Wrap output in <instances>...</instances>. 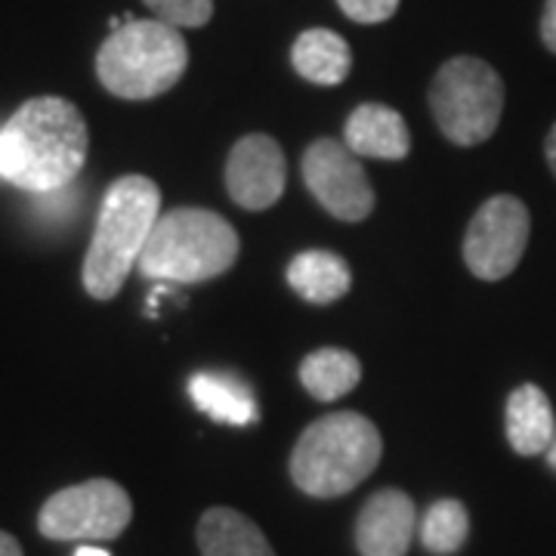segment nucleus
Returning a JSON list of instances; mask_svg holds the SVG:
<instances>
[{
  "mask_svg": "<svg viewBox=\"0 0 556 556\" xmlns=\"http://www.w3.org/2000/svg\"><path fill=\"white\" fill-rule=\"evenodd\" d=\"M90 130L75 102L35 97L0 127V179L22 192L50 195L72 189L87 164Z\"/></svg>",
  "mask_w": 556,
  "mask_h": 556,
  "instance_id": "f257e3e1",
  "label": "nucleus"
},
{
  "mask_svg": "<svg viewBox=\"0 0 556 556\" xmlns=\"http://www.w3.org/2000/svg\"><path fill=\"white\" fill-rule=\"evenodd\" d=\"M161 217V189L142 174L115 179L100 204L97 229L84 257V288L93 300L121 294L130 269Z\"/></svg>",
  "mask_w": 556,
  "mask_h": 556,
  "instance_id": "f03ea898",
  "label": "nucleus"
},
{
  "mask_svg": "<svg viewBox=\"0 0 556 556\" xmlns=\"http://www.w3.org/2000/svg\"><path fill=\"white\" fill-rule=\"evenodd\" d=\"M380 455L383 439L368 417L334 412L300 433L291 452V479L303 495L340 497L375 473Z\"/></svg>",
  "mask_w": 556,
  "mask_h": 556,
  "instance_id": "7ed1b4c3",
  "label": "nucleus"
},
{
  "mask_svg": "<svg viewBox=\"0 0 556 556\" xmlns=\"http://www.w3.org/2000/svg\"><path fill=\"white\" fill-rule=\"evenodd\" d=\"M239 251L241 239L229 219L204 207H174L155 223L137 269L146 278L195 285L229 273Z\"/></svg>",
  "mask_w": 556,
  "mask_h": 556,
  "instance_id": "20e7f679",
  "label": "nucleus"
},
{
  "mask_svg": "<svg viewBox=\"0 0 556 556\" xmlns=\"http://www.w3.org/2000/svg\"><path fill=\"white\" fill-rule=\"evenodd\" d=\"M189 68L179 28L159 20H130L115 28L97 53V78L118 100L164 97Z\"/></svg>",
  "mask_w": 556,
  "mask_h": 556,
  "instance_id": "39448f33",
  "label": "nucleus"
},
{
  "mask_svg": "<svg viewBox=\"0 0 556 556\" xmlns=\"http://www.w3.org/2000/svg\"><path fill=\"white\" fill-rule=\"evenodd\" d=\"M427 102L442 137L470 149L485 142L501 124L504 80L485 60L455 56L433 75Z\"/></svg>",
  "mask_w": 556,
  "mask_h": 556,
  "instance_id": "423d86ee",
  "label": "nucleus"
},
{
  "mask_svg": "<svg viewBox=\"0 0 556 556\" xmlns=\"http://www.w3.org/2000/svg\"><path fill=\"white\" fill-rule=\"evenodd\" d=\"M134 517V501L112 479L68 485L40 507L38 532L50 541H112Z\"/></svg>",
  "mask_w": 556,
  "mask_h": 556,
  "instance_id": "0eeeda50",
  "label": "nucleus"
},
{
  "mask_svg": "<svg viewBox=\"0 0 556 556\" xmlns=\"http://www.w3.org/2000/svg\"><path fill=\"white\" fill-rule=\"evenodd\" d=\"M532 232L529 207L514 195H492L479 207L467 236L464 263L482 281H501L519 266Z\"/></svg>",
  "mask_w": 556,
  "mask_h": 556,
  "instance_id": "6e6552de",
  "label": "nucleus"
},
{
  "mask_svg": "<svg viewBox=\"0 0 556 556\" xmlns=\"http://www.w3.org/2000/svg\"><path fill=\"white\" fill-rule=\"evenodd\" d=\"M300 170L309 195L334 219L358 223L368 219V214L375 211V186L358 155L346 149V142L328 137L309 142L300 161Z\"/></svg>",
  "mask_w": 556,
  "mask_h": 556,
  "instance_id": "1a4fd4ad",
  "label": "nucleus"
},
{
  "mask_svg": "<svg viewBox=\"0 0 556 556\" xmlns=\"http://www.w3.org/2000/svg\"><path fill=\"white\" fill-rule=\"evenodd\" d=\"M288 182V161L276 139L266 134L241 137L226 159V189L244 211L278 204Z\"/></svg>",
  "mask_w": 556,
  "mask_h": 556,
  "instance_id": "9d476101",
  "label": "nucleus"
},
{
  "mask_svg": "<svg viewBox=\"0 0 556 556\" xmlns=\"http://www.w3.org/2000/svg\"><path fill=\"white\" fill-rule=\"evenodd\" d=\"M417 529L415 501L402 489H383L368 497L356 522V547L362 556H405Z\"/></svg>",
  "mask_w": 556,
  "mask_h": 556,
  "instance_id": "9b49d317",
  "label": "nucleus"
},
{
  "mask_svg": "<svg viewBox=\"0 0 556 556\" xmlns=\"http://www.w3.org/2000/svg\"><path fill=\"white\" fill-rule=\"evenodd\" d=\"M343 142L358 159L402 161L412 152L408 124L383 102H362L343 127Z\"/></svg>",
  "mask_w": 556,
  "mask_h": 556,
  "instance_id": "f8f14e48",
  "label": "nucleus"
},
{
  "mask_svg": "<svg viewBox=\"0 0 556 556\" xmlns=\"http://www.w3.org/2000/svg\"><path fill=\"white\" fill-rule=\"evenodd\" d=\"M507 442L517 455H541L556 437L551 399L535 383H522L507 399Z\"/></svg>",
  "mask_w": 556,
  "mask_h": 556,
  "instance_id": "ddd939ff",
  "label": "nucleus"
},
{
  "mask_svg": "<svg viewBox=\"0 0 556 556\" xmlns=\"http://www.w3.org/2000/svg\"><path fill=\"white\" fill-rule=\"evenodd\" d=\"M291 65L300 78L318 87H338L350 78L353 50L331 28H306L291 47Z\"/></svg>",
  "mask_w": 556,
  "mask_h": 556,
  "instance_id": "4468645a",
  "label": "nucleus"
},
{
  "mask_svg": "<svg viewBox=\"0 0 556 556\" xmlns=\"http://www.w3.org/2000/svg\"><path fill=\"white\" fill-rule=\"evenodd\" d=\"M201 556H276L251 517L232 507H211L199 519Z\"/></svg>",
  "mask_w": 556,
  "mask_h": 556,
  "instance_id": "2eb2a0df",
  "label": "nucleus"
},
{
  "mask_svg": "<svg viewBox=\"0 0 556 556\" xmlns=\"http://www.w3.org/2000/svg\"><path fill=\"white\" fill-rule=\"evenodd\" d=\"M288 285L306 303L328 306V303H338L343 294H350L353 273L340 254L318 248V251H303L288 263Z\"/></svg>",
  "mask_w": 556,
  "mask_h": 556,
  "instance_id": "dca6fc26",
  "label": "nucleus"
},
{
  "mask_svg": "<svg viewBox=\"0 0 556 556\" xmlns=\"http://www.w3.org/2000/svg\"><path fill=\"white\" fill-rule=\"evenodd\" d=\"M189 396L217 424L248 427L257 420V402L248 383L226 371H199L189 380Z\"/></svg>",
  "mask_w": 556,
  "mask_h": 556,
  "instance_id": "f3484780",
  "label": "nucleus"
},
{
  "mask_svg": "<svg viewBox=\"0 0 556 556\" xmlns=\"http://www.w3.org/2000/svg\"><path fill=\"white\" fill-rule=\"evenodd\" d=\"M358 380H362V362L340 346H321L300 362V383L318 402H334L353 393Z\"/></svg>",
  "mask_w": 556,
  "mask_h": 556,
  "instance_id": "a211bd4d",
  "label": "nucleus"
},
{
  "mask_svg": "<svg viewBox=\"0 0 556 556\" xmlns=\"http://www.w3.org/2000/svg\"><path fill=\"white\" fill-rule=\"evenodd\" d=\"M470 535V517L467 507L455 497H442L437 501L420 526V541L430 554L448 556L457 554L464 547V541Z\"/></svg>",
  "mask_w": 556,
  "mask_h": 556,
  "instance_id": "6ab92c4d",
  "label": "nucleus"
},
{
  "mask_svg": "<svg viewBox=\"0 0 556 556\" xmlns=\"http://www.w3.org/2000/svg\"><path fill=\"white\" fill-rule=\"evenodd\" d=\"M155 20L174 28H204L214 16V0H142Z\"/></svg>",
  "mask_w": 556,
  "mask_h": 556,
  "instance_id": "aec40b11",
  "label": "nucleus"
},
{
  "mask_svg": "<svg viewBox=\"0 0 556 556\" xmlns=\"http://www.w3.org/2000/svg\"><path fill=\"white\" fill-rule=\"evenodd\" d=\"M346 20L358 25H380V22L393 20L399 10V0H338Z\"/></svg>",
  "mask_w": 556,
  "mask_h": 556,
  "instance_id": "412c9836",
  "label": "nucleus"
},
{
  "mask_svg": "<svg viewBox=\"0 0 556 556\" xmlns=\"http://www.w3.org/2000/svg\"><path fill=\"white\" fill-rule=\"evenodd\" d=\"M541 40L544 47L556 56V0L544 3V16H541Z\"/></svg>",
  "mask_w": 556,
  "mask_h": 556,
  "instance_id": "4be33fe9",
  "label": "nucleus"
},
{
  "mask_svg": "<svg viewBox=\"0 0 556 556\" xmlns=\"http://www.w3.org/2000/svg\"><path fill=\"white\" fill-rule=\"evenodd\" d=\"M0 556H22V547L10 532H0Z\"/></svg>",
  "mask_w": 556,
  "mask_h": 556,
  "instance_id": "5701e85b",
  "label": "nucleus"
},
{
  "mask_svg": "<svg viewBox=\"0 0 556 556\" xmlns=\"http://www.w3.org/2000/svg\"><path fill=\"white\" fill-rule=\"evenodd\" d=\"M544 155H547V164H551V170H554L556 177V124L551 127L547 139H544Z\"/></svg>",
  "mask_w": 556,
  "mask_h": 556,
  "instance_id": "b1692460",
  "label": "nucleus"
},
{
  "mask_svg": "<svg viewBox=\"0 0 556 556\" xmlns=\"http://www.w3.org/2000/svg\"><path fill=\"white\" fill-rule=\"evenodd\" d=\"M75 556H109L105 551H100V547H78V554Z\"/></svg>",
  "mask_w": 556,
  "mask_h": 556,
  "instance_id": "393cba45",
  "label": "nucleus"
},
{
  "mask_svg": "<svg viewBox=\"0 0 556 556\" xmlns=\"http://www.w3.org/2000/svg\"><path fill=\"white\" fill-rule=\"evenodd\" d=\"M547 460H551V467L556 470V437H554V442H551V448H547Z\"/></svg>",
  "mask_w": 556,
  "mask_h": 556,
  "instance_id": "a878e982",
  "label": "nucleus"
}]
</instances>
